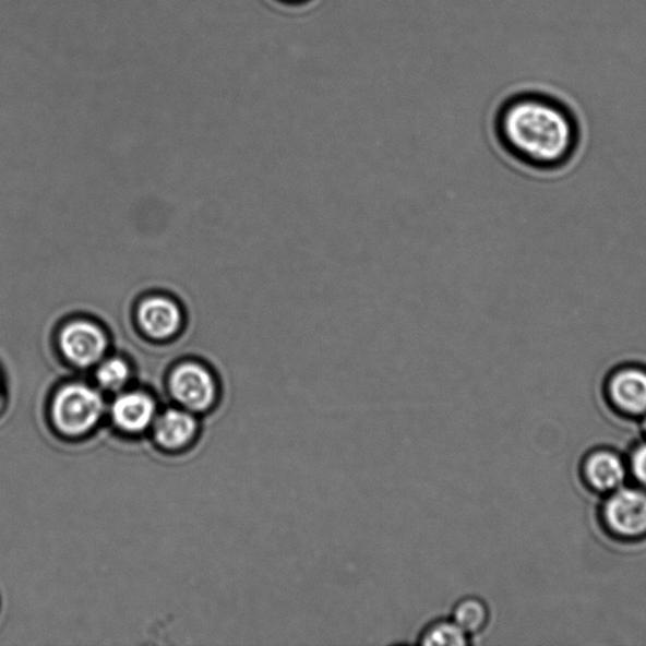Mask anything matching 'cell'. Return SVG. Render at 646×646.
<instances>
[{
  "label": "cell",
  "mask_w": 646,
  "mask_h": 646,
  "mask_svg": "<svg viewBox=\"0 0 646 646\" xmlns=\"http://www.w3.org/2000/svg\"><path fill=\"white\" fill-rule=\"evenodd\" d=\"M495 140L505 155L535 171H557L575 157L579 131L560 103L538 95L518 96L499 110Z\"/></svg>",
  "instance_id": "cell-1"
},
{
  "label": "cell",
  "mask_w": 646,
  "mask_h": 646,
  "mask_svg": "<svg viewBox=\"0 0 646 646\" xmlns=\"http://www.w3.org/2000/svg\"><path fill=\"white\" fill-rule=\"evenodd\" d=\"M103 410L104 402L98 392L83 384H71L56 395L52 416L62 433L81 435L98 423Z\"/></svg>",
  "instance_id": "cell-2"
},
{
  "label": "cell",
  "mask_w": 646,
  "mask_h": 646,
  "mask_svg": "<svg viewBox=\"0 0 646 646\" xmlns=\"http://www.w3.org/2000/svg\"><path fill=\"white\" fill-rule=\"evenodd\" d=\"M61 350L74 366L86 368L98 362L108 349L104 331L91 321L69 323L60 335Z\"/></svg>",
  "instance_id": "cell-3"
},
{
  "label": "cell",
  "mask_w": 646,
  "mask_h": 646,
  "mask_svg": "<svg viewBox=\"0 0 646 646\" xmlns=\"http://www.w3.org/2000/svg\"><path fill=\"white\" fill-rule=\"evenodd\" d=\"M171 391L174 397L191 410L207 409L216 395L213 375L195 362H186L176 368L171 376Z\"/></svg>",
  "instance_id": "cell-4"
},
{
  "label": "cell",
  "mask_w": 646,
  "mask_h": 646,
  "mask_svg": "<svg viewBox=\"0 0 646 646\" xmlns=\"http://www.w3.org/2000/svg\"><path fill=\"white\" fill-rule=\"evenodd\" d=\"M606 521L618 535L637 537L646 533V494L636 489H621L605 507Z\"/></svg>",
  "instance_id": "cell-5"
},
{
  "label": "cell",
  "mask_w": 646,
  "mask_h": 646,
  "mask_svg": "<svg viewBox=\"0 0 646 646\" xmlns=\"http://www.w3.org/2000/svg\"><path fill=\"white\" fill-rule=\"evenodd\" d=\"M609 391L613 402L632 415L646 411V370L626 367L610 379Z\"/></svg>",
  "instance_id": "cell-6"
},
{
  "label": "cell",
  "mask_w": 646,
  "mask_h": 646,
  "mask_svg": "<svg viewBox=\"0 0 646 646\" xmlns=\"http://www.w3.org/2000/svg\"><path fill=\"white\" fill-rule=\"evenodd\" d=\"M142 328L153 338L165 340L181 327L182 314L175 302L164 297H153L140 306Z\"/></svg>",
  "instance_id": "cell-7"
},
{
  "label": "cell",
  "mask_w": 646,
  "mask_h": 646,
  "mask_svg": "<svg viewBox=\"0 0 646 646\" xmlns=\"http://www.w3.org/2000/svg\"><path fill=\"white\" fill-rule=\"evenodd\" d=\"M155 403L143 393H127L112 404L111 415L121 430L141 432L155 417Z\"/></svg>",
  "instance_id": "cell-8"
},
{
  "label": "cell",
  "mask_w": 646,
  "mask_h": 646,
  "mask_svg": "<svg viewBox=\"0 0 646 646\" xmlns=\"http://www.w3.org/2000/svg\"><path fill=\"white\" fill-rule=\"evenodd\" d=\"M156 440L166 448L186 446L195 435L196 421L186 411L169 409L156 422Z\"/></svg>",
  "instance_id": "cell-9"
},
{
  "label": "cell",
  "mask_w": 646,
  "mask_h": 646,
  "mask_svg": "<svg viewBox=\"0 0 646 646\" xmlns=\"http://www.w3.org/2000/svg\"><path fill=\"white\" fill-rule=\"evenodd\" d=\"M586 471L594 487L605 491L620 488L626 476L624 464L610 452H599L589 458Z\"/></svg>",
  "instance_id": "cell-10"
},
{
  "label": "cell",
  "mask_w": 646,
  "mask_h": 646,
  "mask_svg": "<svg viewBox=\"0 0 646 646\" xmlns=\"http://www.w3.org/2000/svg\"><path fill=\"white\" fill-rule=\"evenodd\" d=\"M451 619L471 637L479 635L490 623V610L487 602L478 596H465L459 599L451 612Z\"/></svg>",
  "instance_id": "cell-11"
},
{
  "label": "cell",
  "mask_w": 646,
  "mask_h": 646,
  "mask_svg": "<svg viewBox=\"0 0 646 646\" xmlns=\"http://www.w3.org/2000/svg\"><path fill=\"white\" fill-rule=\"evenodd\" d=\"M417 643L423 646H466L472 643V637L451 618L438 619L421 630Z\"/></svg>",
  "instance_id": "cell-12"
},
{
  "label": "cell",
  "mask_w": 646,
  "mask_h": 646,
  "mask_svg": "<svg viewBox=\"0 0 646 646\" xmlns=\"http://www.w3.org/2000/svg\"><path fill=\"white\" fill-rule=\"evenodd\" d=\"M131 370L124 360L115 358L104 361L98 370L99 383L109 391H118L128 382Z\"/></svg>",
  "instance_id": "cell-13"
},
{
  "label": "cell",
  "mask_w": 646,
  "mask_h": 646,
  "mask_svg": "<svg viewBox=\"0 0 646 646\" xmlns=\"http://www.w3.org/2000/svg\"><path fill=\"white\" fill-rule=\"evenodd\" d=\"M633 471L637 480L646 487V444L637 448L633 455Z\"/></svg>",
  "instance_id": "cell-14"
},
{
  "label": "cell",
  "mask_w": 646,
  "mask_h": 646,
  "mask_svg": "<svg viewBox=\"0 0 646 646\" xmlns=\"http://www.w3.org/2000/svg\"><path fill=\"white\" fill-rule=\"evenodd\" d=\"M289 2H300V0H289Z\"/></svg>",
  "instance_id": "cell-15"
},
{
  "label": "cell",
  "mask_w": 646,
  "mask_h": 646,
  "mask_svg": "<svg viewBox=\"0 0 646 646\" xmlns=\"http://www.w3.org/2000/svg\"><path fill=\"white\" fill-rule=\"evenodd\" d=\"M645 430H646V422H645Z\"/></svg>",
  "instance_id": "cell-16"
}]
</instances>
